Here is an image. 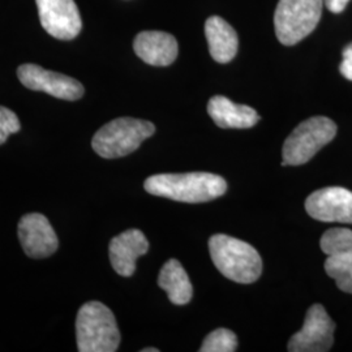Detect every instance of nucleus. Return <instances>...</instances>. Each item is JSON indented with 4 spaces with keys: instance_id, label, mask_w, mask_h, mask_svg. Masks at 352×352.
I'll return each mask as SVG.
<instances>
[{
    "instance_id": "1",
    "label": "nucleus",
    "mask_w": 352,
    "mask_h": 352,
    "mask_svg": "<svg viewBox=\"0 0 352 352\" xmlns=\"http://www.w3.org/2000/svg\"><path fill=\"white\" fill-rule=\"evenodd\" d=\"M144 188L154 196L174 201L197 204L223 196L227 183L223 177L210 173L158 174L148 177Z\"/></svg>"
},
{
    "instance_id": "2",
    "label": "nucleus",
    "mask_w": 352,
    "mask_h": 352,
    "mask_svg": "<svg viewBox=\"0 0 352 352\" xmlns=\"http://www.w3.org/2000/svg\"><path fill=\"white\" fill-rule=\"evenodd\" d=\"M209 251L217 269L238 283H253L263 273L260 253L243 240L217 234L209 240Z\"/></svg>"
},
{
    "instance_id": "3",
    "label": "nucleus",
    "mask_w": 352,
    "mask_h": 352,
    "mask_svg": "<svg viewBox=\"0 0 352 352\" xmlns=\"http://www.w3.org/2000/svg\"><path fill=\"white\" fill-rule=\"evenodd\" d=\"M76 340L80 352H115L120 331L111 309L100 302H85L76 317Z\"/></svg>"
},
{
    "instance_id": "4",
    "label": "nucleus",
    "mask_w": 352,
    "mask_h": 352,
    "mask_svg": "<svg viewBox=\"0 0 352 352\" xmlns=\"http://www.w3.org/2000/svg\"><path fill=\"white\" fill-rule=\"evenodd\" d=\"M155 132V126L135 118H118L104 124L93 136L91 146L102 158L115 160L138 151L142 141Z\"/></svg>"
},
{
    "instance_id": "5",
    "label": "nucleus",
    "mask_w": 352,
    "mask_h": 352,
    "mask_svg": "<svg viewBox=\"0 0 352 352\" xmlns=\"http://www.w3.org/2000/svg\"><path fill=\"white\" fill-rule=\"evenodd\" d=\"M337 135L336 123L325 116H314L296 126L285 141L282 166H300L312 160Z\"/></svg>"
},
{
    "instance_id": "6",
    "label": "nucleus",
    "mask_w": 352,
    "mask_h": 352,
    "mask_svg": "<svg viewBox=\"0 0 352 352\" xmlns=\"http://www.w3.org/2000/svg\"><path fill=\"white\" fill-rule=\"evenodd\" d=\"M324 0H279L274 13L278 41L294 46L309 36L318 24Z\"/></svg>"
},
{
    "instance_id": "7",
    "label": "nucleus",
    "mask_w": 352,
    "mask_h": 352,
    "mask_svg": "<svg viewBox=\"0 0 352 352\" xmlns=\"http://www.w3.org/2000/svg\"><path fill=\"white\" fill-rule=\"evenodd\" d=\"M17 77L25 88L47 93L59 100L77 101L85 93L80 81L63 74L47 71L37 64L20 65L17 69Z\"/></svg>"
},
{
    "instance_id": "8",
    "label": "nucleus",
    "mask_w": 352,
    "mask_h": 352,
    "mask_svg": "<svg viewBox=\"0 0 352 352\" xmlns=\"http://www.w3.org/2000/svg\"><path fill=\"white\" fill-rule=\"evenodd\" d=\"M336 324L321 304H314L305 316L302 330L291 337L289 352H327L334 342Z\"/></svg>"
},
{
    "instance_id": "9",
    "label": "nucleus",
    "mask_w": 352,
    "mask_h": 352,
    "mask_svg": "<svg viewBox=\"0 0 352 352\" xmlns=\"http://www.w3.org/2000/svg\"><path fill=\"white\" fill-rule=\"evenodd\" d=\"M41 25L56 39L71 41L78 36L82 20L75 0H36Z\"/></svg>"
},
{
    "instance_id": "10",
    "label": "nucleus",
    "mask_w": 352,
    "mask_h": 352,
    "mask_svg": "<svg viewBox=\"0 0 352 352\" xmlns=\"http://www.w3.org/2000/svg\"><path fill=\"white\" fill-rule=\"evenodd\" d=\"M17 234L26 256L32 258H46L58 251L59 240L43 214H25L19 222Z\"/></svg>"
},
{
    "instance_id": "11",
    "label": "nucleus",
    "mask_w": 352,
    "mask_h": 352,
    "mask_svg": "<svg viewBox=\"0 0 352 352\" xmlns=\"http://www.w3.org/2000/svg\"><path fill=\"white\" fill-rule=\"evenodd\" d=\"M305 209L321 222L352 223V192L342 187L318 189L307 199Z\"/></svg>"
},
{
    "instance_id": "12",
    "label": "nucleus",
    "mask_w": 352,
    "mask_h": 352,
    "mask_svg": "<svg viewBox=\"0 0 352 352\" xmlns=\"http://www.w3.org/2000/svg\"><path fill=\"white\" fill-rule=\"evenodd\" d=\"M149 251V241L140 230H126L110 241L109 254L113 270L122 277H131L138 258Z\"/></svg>"
},
{
    "instance_id": "13",
    "label": "nucleus",
    "mask_w": 352,
    "mask_h": 352,
    "mask_svg": "<svg viewBox=\"0 0 352 352\" xmlns=\"http://www.w3.org/2000/svg\"><path fill=\"white\" fill-rule=\"evenodd\" d=\"M133 50L142 62L149 65L167 67L175 62L179 47L173 34L160 30H145L135 38Z\"/></svg>"
},
{
    "instance_id": "14",
    "label": "nucleus",
    "mask_w": 352,
    "mask_h": 352,
    "mask_svg": "<svg viewBox=\"0 0 352 352\" xmlns=\"http://www.w3.org/2000/svg\"><path fill=\"white\" fill-rule=\"evenodd\" d=\"M208 113L214 123L221 128L245 129L260 122V115L254 109L234 103L223 96H215L209 101Z\"/></svg>"
},
{
    "instance_id": "15",
    "label": "nucleus",
    "mask_w": 352,
    "mask_h": 352,
    "mask_svg": "<svg viewBox=\"0 0 352 352\" xmlns=\"http://www.w3.org/2000/svg\"><path fill=\"white\" fill-rule=\"evenodd\" d=\"M205 36L208 39L210 55L218 63L231 62L239 46L235 29L219 16H212L205 23Z\"/></svg>"
},
{
    "instance_id": "16",
    "label": "nucleus",
    "mask_w": 352,
    "mask_h": 352,
    "mask_svg": "<svg viewBox=\"0 0 352 352\" xmlns=\"http://www.w3.org/2000/svg\"><path fill=\"white\" fill-rule=\"evenodd\" d=\"M158 286L166 291L170 302L175 305L188 304L193 295L188 274L175 258L168 260L162 266L158 277Z\"/></svg>"
},
{
    "instance_id": "17",
    "label": "nucleus",
    "mask_w": 352,
    "mask_h": 352,
    "mask_svg": "<svg viewBox=\"0 0 352 352\" xmlns=\"http://www.w3.org/2000/svg\"><path fill=\"white\" fill-rule=\"evenodd\" d=\"M325 272L337 282L338 289L352 294V251L327 256Z\"/></svg>"
},
{
    "instance_id": "18",
    "label": "nucleus",
    "mask_w": 352,
    "mask_h": 352,
    "mask_svg": "<svg viewBox=\"0 0 352 352\" xmlns=\"http://www.w3.org/2000/svg\"><path fill=\"white\" fill-rule=\"evenodd\" d=\"M321 250L327 256H334L352 251V231L349 228H330L320 241Z\"/></svg>"
},
{
    "instance_id": "19",
    "label": "nucleus",
    "mask_w": 352,
    "mask_h": 352,
    "mask_svg": "<svg viewBox=\"0 0 352 352\" xmlns=\"http://www.w3.org/2000/svg\"><path fill=\"white\" fill-rule=\"evenodd\" d=\"M238 347L236 334L228 329H217L202 343L201 352H234Z\"/></svg>"
},
{
    "instance_id": "20",
    "label": "nucleus",
    "mask_w": 352,
    "mask_h": 352,
    "mask_svg": "<svg viewBox=\"0 0 352 352\" xmlns=\"http://www.w3.org/2000/svg\"><path fill=\"white\" fill-rule=\"evenodd\" d=\"M21 129V123L12 110L0 106V145H3L8 138Z\"/></svg>"
},
{
    "instance_id": "21",
    "label": "nucleus",
    "mask_w": 352,
    "mask_h": 352,
    "mask_svg": "<svg viewBox=\"0 0 352 352\" xmlns=\"http://www.w3.org/2000/svg\"><path fill=\"white\" fill-rule=\"evenodd\" d=\"M342 55H343V60L340 65V74L344 78L352 81V43L344 47Z\"/></svg>"
},
{
    "instance_id": "22",
    "label": "nucleus",
    "mask_w": 352,
    "mask_h": 352,
    "mask_svg": "<svg viewBox=\"0 0 352 352\" xmlns=\"http://www.w3.org/2000/svg\"><path fill=\"white\" fill-rule=\"evenodd\" d=\"M349 1L350 0H324V4L330 12L340 13L346 8Z\"/></svg>"
},
{
    "instance_id": "23",
    "label": "nucleus",
    "mask_w": 352,
    "mask_h": 352,
    "mask_svg": "<svg viewBox=\"0 0 352 352\" xmlns=\"http://www.w3.org/2000/svg\"><path fill=\"white\" fill-rule=\"evenodd\" d=\"M160 350L158 349H144V350H141V352H158Z\"/></svg>"
}]
</instances>
